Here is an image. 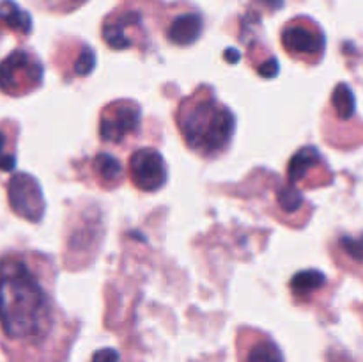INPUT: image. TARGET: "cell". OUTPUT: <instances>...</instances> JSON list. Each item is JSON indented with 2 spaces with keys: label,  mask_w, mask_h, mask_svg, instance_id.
I'll return each instance as SVG.
<instances>
[{
  "label": "cell",
  "mask_w": 363,
  "mask_h": 362,
  "mask_svg": "<svg viewBox=\"0 0 363 362\" xmlns=\"http://www.w3.org/2000/svg\"><path fill=\"white\" fill-rule=\"evenodd\" d=\"M323 160L319 156V151L315 148H301L300 151L294 153L293 158L289 160L287 165V180L291 185H298L307 177L311 170L315 169Z\"/></svg>",
  "instance_id": "obj_12"
},
{
  "label": "cell",
  "mask_w": 363,
  "mask_h": 362,
  "mask_svg": "<svg viewBox=\"0 0 363 362\" xmlns=\"http://www.w3.org/2000/svg\"><path fill=\"white\" fill-rule=\"evenodd\" d=\"M140 106L131 99H117L99 114V138L103 144L124 146L140 130Z\"/></svg>",
  "instance_id": "obj_5"
},
{
  "label": "cell",
  "mask_w": 363,
  "mask_h": 362,
  "mask_svg": "<svg viewBox=\"0 0 363 362\" xmlns=\"http://www.w3.org/2000/svg\"><path fill=\"white\" fill-rule=\"evenodd\" d=\"M277 202H279V206L284 209V212L293 213V212H298V209H301V206H303V195H301V192L298 190L296 185L287 183L279 190Z\"/></svg>",
  "instance_id": "obj_17"
},
{
  "label": "cell",
  "mask_w": 363,
  "mask_h": 362,
  "mask_svg": "<svg viewBox=\"0 0 363 362\" xmlns=\"http://www.w3.org/2000/svg\"><path fill=\"white\" fill-rule=\"evenodd\" d=\"M325 284V273H321L319 270H303L291 279L289 287L296 300H305V298H311L312 295L318 293Z\"/></svg>",
  "instance_id": "obj_13"
},
{
  "label": "cell",
  "mask_w": 363,
  "mask_h": 362,
  "mask_svg": "<svg viewBox=\"0 0 363 362\" xmlns=\"http://www.w3.org/2000/svg\"><path fill=\"white\" fill-rule=\"evenodd\" d=\"M339 248L351 261L363 265V234L362 236H342L339 238Z\"/></svg>",
  "instance_id": "obj_18"
},
{
  "label": "cell",
  "mask_w": 363,
  "mask_h": 362,
  "mask_svg": "<svg viewBox=\"0 0 363 362\" xmlns=\"http://www.w3.org/2000/svg\"><path fill=\"white\" fill-rule=\"evenodd\" d=\"M280 45L284 52L303 64H318L323 59L326 39L321 27L307 16H298L287 21L280 32Z\"/></svg>",
  "instance_id": "obj_3"
},
{
  "label": "cell",
  "mask_w": 363,
  "mask_h": 362,
  "mask_svg": "<svg viewBox=\"0 0 363 362\" xmlns=\"http://www.w3.org/2000/svg\"><path fill=\"white\" fill-rule=\"evenodd\" d=\"M14 165H16V156H14L13 144L9 135L0 128V170H11Z\"/></svg>",
  "instance_id": "obj_19"
},
{
  "label": "cell",
  "mask_w": 363,
  "mask_h": 362,
  "mask_svg": "<svg viewBox=\"0 0 363 362\" xmlns=\"http://www.w3.org/2000/svg\"><path fill=\"white\" fill-rule=\"evenodd\" d=\"M241 362H284V357L272 337L254 330L241 339Z\"/></svg>",
  "instance_id": "obj_10"
},
{
  "label": "cell",
  "mask_w": 363,
  "mask_h": 362,
  "mask_svg": "<svg viewBox=\"0 0 363 362\" xmlns=\"http://www.w3.org/2000/svg\"><path fill=\"white\" fill-rule=\"evenodd\" d=\"M174 119L184 146L206 160L223 155L236 133L233 110L223 105L208 85H201L181 99Z\"/></svg>",
  "instance_id": "obj_2"
},
{
  "label": "cell",
  "mask_w": 363,
  "mask_h": 362,
  "mask_svg": "<svg viewBox=\"0 0 363 362\" xmlns=\"http://www.w3.org/2000/svg\"><path fill=\"white\" fill-rule=\"evenodd\" d=\"M92 172H94L96 180H98L99 187L106 188H116L123 183L124 169L121 165L119 160L116 156L108 155V153H98L92 158Z\"/></svg>",
  "instance_id": "obj_11"
},
{
  "label": "cell",
  "mask_w": 363,
  "mask_h": 362,
  "mask_svg": "<svg viewBox=\"0 0 363 362\" xmlns=\"http://www.w3.org/2000/svg\"><path fill=\"white\" fill-rule=\"evenodd\" d=\"M91 362H119V353L113 348H101L96 351Z\"/></svg>",
  "instance_id": "obj_20"
},
{
  "label": "cell",
  "mask_w": 363,
  "mask_h": 362,
  "mask_svg": "<svg viewBox=\"0 0 363 362\" xmlns=\"http://www.w3.org/2000/svg\"><path fill=\"white\" fill-rule=\"evenodd\" d=\"M101 38L112 50H128L140 46L147 39L144 18L137 9L117 7L103 20Z\"/></svg>",
  "instance_id": "obj_6"
},
{
  "label": "cell",
  "mask_w": 363,
  "mask_h": 362,
  "mask_svg": "<svg viewBox=\"0 0 363 362\" xmlns=\"http://www.w3.org/2000/svg\"><path fill=\"white\" fill-rule=\"evenodd\" d=\"M9 194V204L16 215L21 219L39 222L45 213V199H43L41 188L38 181L28 174H16L11 177L7 185Z\"/></svg>",
  "instance_id": "obj_8"
},
{
  "label": "cell",
  "mask_w": 363,
  "mask_h": 362,
  "mask_svg": "<svg viewBox=\"0 0 363 362\" xmlns=\"http://www.w3.org/2000/svg\"><path fill=\"white\" fill-rule=\"evenodd\" d=\"M28 2L38 7V9L46 11V13L66 14L77 11L78 7L87 4L89 0H28Z\"/></svg>",
  "instance_id": "obj_16"
},
{
  "label": "cell",
  "mask_w": 363,
  "mask_h": 362,
  "mask_svg": "<svg viewBox=\"0 0 363 362\" xmlns=\"http://www.w3.org/2000/svg\"><path fill=\"white\" fill-rule=\"evenodd\" d=\"M204 31V18L197 11H179L170 16L165 28L167 41L176 46H190Z\"/></svg>",
  "instance_id": "obj_9"
},
{
  "label": "cell",
  "mask_w": 363,
  "mask_h": 362,
  "mask_svg": "<svg viewBox=\"0 0 363 362\" xmlns=\"http://www.w3.org/2000/svg\"><path fill=\"white\" fill-rule=\"evenodd\" d=\"M57 305L48 259L11 252L0 259V330L11 343L41 346L55 332Z\"/></svg>",
  "instance_id": "obj_1"
},
{
  "label": "cell",
  "mask_w": 363,
  "mask_h": 362,
  "mask_svg": "<svg viewBox=\"0 0 363 362\" xmlns=\"http://www.w3.org/2000/svg\"><path fill=\"white\" fill-rule=\"evenodd\" d=\"M43 64L27 50H14L0 62V91L23 96L41 85Z\"/></svg>",
  "instance_id": "obj_4"
},
{
  "label": "cell",
  "mask_w": 363,
  "mask_h": 362,
  "mask_svg": "<svg viewBox=\"0 0 363 362\" xmlns=\"http://www.w3.org/2000/svg\"><path fill=\"white\" fill-rule=\"evenodd\" d=\"M128 177L140 192H158L165 187L169 170L163 156L155 148H142L130 156Z\"/></svg>",
  "instance_id": "obj_7"
},
{
  "label": "cell",
  "mask_w": 363,
  "mask_h": 362,
  "mask_svg": "<svg viewBox=\"0 0 363 362\" xmlns=\"http://www.w3.org/2000/svg\"><path fill=\"white\" fill-rule=\"evenodd\" d=\"M0 20L13 31L21 32V34H28L30 32V16L25 11H21L11 0L0 4Z\"/></svg>",
  "instance_id": "obj_14"
},
{
  "label": "cell",
  "mask_w": 363,
  "mask_h": 362,
  "mask_svg": "<svg viewBox=\"0 0 363 362\" xmlns=\"http://www.w3.org/2000/svg\"><path fill=\"white\" fill-rule=\"evenodd\" d=\"M332 106L340 119H350L354 114V94L350 85L339 84L333 89Z\"/></svg>",
  "instance_id": "obj_15"
}]
</instances>
